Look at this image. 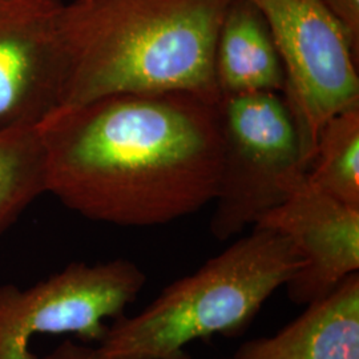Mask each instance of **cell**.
I'll use <instances>...</instances> for the list:
<instances>
[{
    "label": "cell",
    "mask_w": 359,
    "mask_h": 359,
    "mask_svg": "<svg viewBox=\"0 0 359 359\" xmlns=\"http://www.w3.org/2000/svg\"><path fill=\"white\" fill-rule=\"evenodd\" d=\"M301 268L302 257L286 236L253 226L200 269L169 283L139 314L114 320L97 350L103 359H173L197 339L238 338Z\"/></svg>",
    "instance_id": "3957f363"
},
{
    "label": "cell",
    "mask_w": 359,
    "mask_h": 359,
    "mask_svg": "<svg viewBox=\"0 0 359 359\" xmlns=\"http://www.w3.org/2000/svg\"><path fill=\"white\" fill-rule=\"evenodd\" d=\"M218 93L283 95L286 74L262 13L249 0H231L218 31L215 51Z\"/></svg>",
    "instance_id": "30bf717a"
},
{
    "label": "cell",
    "mask_w": 359,
    "mask_h": 359,
    "mask_svg": "<svg viewBox=\"0 0 359 359\" xmlns=\"http://www.w3.org/2000/svg\"><path fill=\"white\" fill-rule=\"evenodd\" d=\"M231 1L74 0L62 4L57 29L67 74L57 109L115 93L169 90L217 102L215 51Z\"/></svg>",
    "instance_id": "7a4b0ae2"
},
{
    "label": "cell",
    "mask_w": 359,
    "mask_h": 359,
    "mask_svg": "<svg viewBox=\"0 0 359 359\" xmlns=\"http://www.w3.org/2000/svg\"><path fill=\"white\" fill-rule=\"evenodd\" d=\"M217 109L222 154L210 231L228 241L283 204L308 168L281 93L222 95Z\"/></svg>",
    "instance_id": "277c9868"
},
{
    "label": "cell",
    "mask_w": 359,
    "mask_h": 359,
    "mask_svg": "<svg viewBox=\"0 0 359 359\" xmlns=\"http://www.w3.org/2000/svg\"><path fill=\"white\" fill-rule=\"evenodd\" d=\"M329 13L346 29L359 52V0H321Z\"/></svg>",
    "instance_id": "4fadbf2b"
},
{
    "label": "cell",
    "mask_w": 359,
    "mask_h": 359,
    "mask_svg": "<svg viewBox=\"0 0 359 359\" xmlns=\"http://www.w3.org/2000/svg\"><path fill=\"white\" fill-rule=\"evenodd\" d=\"M221 359H359V271L278 333L249 339Z\"/></svg>",
    "instance_id": "9c48e42d"
},
{
    "label": "cell",
    "mask_w": 359,
    "mask_h": 359,
    "mask_svg": "<svg viewBox=\"0 0 359 359\" xmlns=\"http://www.w3.org/2000/svg\"><path fill=\"white\" fill-rule=\"evenodd\" d=\"M306 177L322 192L359 209V107L325 121Z\"/></svg>",
    "instance_id": "8fae6325"
},
{
    "label": "cell",
    "mask_w": 359,
    "mask_h": 359,
    "mask_svg": "<svg viewBox=\"0 0 359 359\" xmlns=\"http://www.w3.org/2000/svg\"><path fill=\"white\" fill-rule=\"evenodd\" d=\"M60 0H0V135L29 130L59 108L67 63Z\"/></svg>",
    "instance_id": "52a82bcc"
},
{
    "label": "cell",
    "mask_w": 359,
    "mask_h": 359,
    "mask_svg": "<svg viewBox=\"0 0 359 359\" xmlns=\"http://www.w3.org/2000/svg\"><path fill=\"white\" fill-rule=\"evenodd\" d=\"M173 359H192V357L185 350H182V351H180L179 354H176Z\"/></svg>",
    "instance_id": "9a60e30c"
},
{
    "label": "cell",
    "mask_w": 359,
    "mask_h": 359,
    "mask_svg": "<svg viewBox=\"0 0 359 359\" xmlns=\"http://www.w3.org/2000/svg\"><path fill=\"white\" fill-rule=\"evenodd\" d=\"M253 226L283 233L302 257V268L285 285L297 305L329 294L359 271V209L322 192L306 176Z\"/></svg>",
    "instance_id": "ba28073f"
},
{
    "label": "cell",
    "mask_w": 359,
    "mask_h": 359,
    "mask_svg": "<svg viewBox=\"0 0 359 359\" xmlns=\"http://www.w3.org/2000/svg\"><path fill=\"white\" fill-rule=\"evenodd\" d=\"M40 359H103L97 347L76 344L72 339H65L55 347L50 354Z\"/></svg>",
    "instance_id": "5bb4252c"
},
{
    "label": "cell",
    "mask_w": 359,
    "mask_h": 359,
    "mask_svg": "<svg viewBox=\"0 0 359 359\" xmlns=\"http://www.w3.org/2000/svg\"><path fill=\"white\" fill-rule=\"evenodd\" d=\"M39 135L46 193L92 221L164 225L216 198L217 102L192 92L108 95L55 111Z\"/></svg>",
    "instance_id": "6da1fadb"
},
{
    "label": "cell",
    "mask_w": 359,
    "mask_h": 359,
    "mask_svg": "<svg viewBox=\"0 0 359 359\" xmlns=\"http://www.w3.org/2000/svg\"><path fill=\"white\" fill-rule=\"evenodd\" d=\"M46 193L39 128L0 135V237Z\"/></svg>",
    "instance_id": "7c38bea8"
},
{
    "label": "cell",
    "mask_w": 359,
    "mask_h": 359,
    "mask_svg": "<svg viewBox=\"0 0 359 359\" xmlns=\"http://www.w3.org/2000/svg\"><path fill=\"white\" fill-rule=\"evenodd\" d=\"M262 13L283 60V99L306 168L325 121L359 107V52L321 0H249Z\"/></svg>",
    "instance_id": "5b68a950"
},
{
    "label": "cell",
    "mask_w": 359,
    "mask_h": 359,
    "mask_svg": "<svg viewBox=\"0 0 359 359\" xmlns=\"http://www.w3.org/2000/svg\"><path fill=\"white\" fill-rule=\"evenodd\" d=\"M147 283L135 262H71L29 287L0 285V359H40L31 351L43 334H72L100 342L107 320L126 314Z\"/></svg>",
    "instance_id": "8992f818"
}]
</instances>
